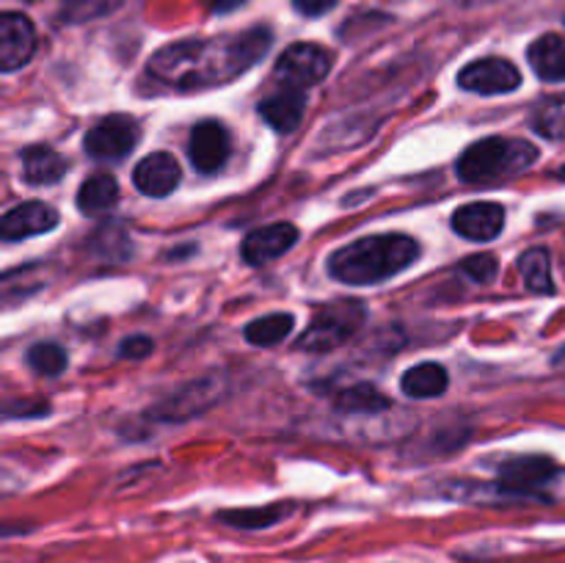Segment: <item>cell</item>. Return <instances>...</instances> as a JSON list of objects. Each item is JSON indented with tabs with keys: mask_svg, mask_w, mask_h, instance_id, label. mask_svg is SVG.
I'll return each instance as SVG.
<instances>
[{
	"mask_svg": "<svg viewBox=\"0 0 565 563\" xmlns=\"http://www.w3.org/2000/svg\"><path fill=\"white\" fill-rule=\"evenodd\" d=\"M557 180L565 182V166H561V169H557Z\"/></svg>",
	"mask_w": 565,
	"mask_h": 563,
	"instance_id": "32",
	"label": "cell"
},
{
	"mask_svg": "<svg viewBox=\"0 0 565 563\" xmlns=\"http://www.w3.org/2000/svg\"><path fill=\"white\" fill-rule=\"evenodd\" d=\"M154 351V342L149 340V337L143 334H132V337H125V340L119 342V357L121 359H147L149 353Z\"/></svg>",
	"mask_w": 565,
	"mask_h": 563,
	"instance_id": "29",
	"label": "cell"
},
{
	"mask_svg": "<svg viewBox=\"0 0 565 563\" xmlns=\"http://www.w3.org/2000/svg\"><path fill=\"white\" fill-rule=\"evenodd\" d=\"M458 86L463 92L483 94V97H494V94H508L516 92L522 86V72H519L516 64L505 59H478L469 66H463L458 72Z\"/></svg>",
	"mask_w": 565,
	"mask_h": 563,
	"instance_id": "8",
	"label": "cell"
},
{
	"mask_svg": "<svg viewBox=\"0 0 565 563\" xmlns=\"http://www.w3.org/2000/svg\"><path fill=\"white\" fill-rule=\"evenodd\" d=\"M36 53V28L20 11L0 17V70L17 72Z\"/></svg>",
	"mask_w": 565,
	"mask_h": 563,
	"instance_id": "10",
	"label": "cell"
},
{
	"mask_svg": "<svg viewBox=\"0 0 565 563\" xmlns=\"http://www.w3.org/2000/svg\"><path fill=\"white\" fill-rule=\"evenodd\" d=\"M119 204V182L108 171H97V174L86 177L77 188V210L86 215L108 213Z\"/></svg>",
	"mask_w": 565,
	"mask_h": 563,
	"instance_id": "18",
	"label": "cell"
},
{
	"mask_svg": "<svg viewBox=\"0 0 565 563\" xmlns=\"http://www.w3.org/2000/svg\"><path fill=\"white\" fill-rule=\"evenodd\" d=\"M447 384H450V375L447 368L439 362H423L414 364L406 370L401 386L408 397H439L445 395Z\"/></svg>",
	"mask_w": 565,
	"mask_h": 563,
	"instance_id": "19",
	"label": "cell"
},
{
	"mask_svg": "<svg viewBox=\"0 0 565 563\" xmlns=\"http://www.w3.org/2000/svg\"><path fill=\"white\" fill-rule=\"evenodd\" d=\"M182 171L177 163L174 155L169 152H152L143 160H138V166L132 169V185L143 193V196L163 199L180 185Z\"/></svg>",
	"mask_w": 565,
	"mask_h": 563,
	"instance_id": "12",
	"label": "cell"
},
{
	"mask_svg": "<svg viewBox=\"0 0 565 563\" xmlns=\"http://www.w3.org/2000/svg\"><path fill=\"white\" fill-rule=\"evenodd\" d=\"M303 110H307V92H301V88L281 86L279 92H274L270 97H265L263 103H259V116H263L276 132L296 130L303 119Z\"/></svg>",
	"mask_w": 565,
	"mask_h": 563,
	"instance_id": "15",
	"label": "cell"
},
{
	"mask_svg": "<svg viewBox=\"0 0 565 563\" xmlns=\"http://www.w3.org/2000/svg\"><path fill=\"white\" fill-rule=\"evenodd\" d=\"M94 248H97L99 254H105V257L121 263V259L130 257L132 243L130 235H127L119 224H105L103 230L94 232Z\"/></svg>",
	"mask_w": 565,
	"mask_h": 563,
	"instance_id": "27",
	"label": "cell"
},
{
	"mask_svg": "<svg viewBox=\"0 0 565 563\" xmlns=\"http://www.w3.org/2000/svg\"><path fill=\"white\" fill-rule=\"evenodd\" d=\"M292 6L303 17H323L334 9L337 0H292Z\"/></svg>",
	"mask_w": 565,
	"mask_h": 563,
	"instance_id": "30",
	"label": "cell"
},
{
	"mask_svg": "<svg viewBox=\"0 0 565 563\" xmlns=\"http://www.w3.org/2000/svg\"><path fill=\"white\" fill-rule=\"evenodd\" d=\"M246 0H204V6H207L210 11H215V14H226V11H235L237 6H243Z\"/></svg>",
	"mask_w": 565,
	"mask_h": 563,
	"instance_id": "31",
	"label": "cell"
},
{
	"mask_svg": "<svg viewBox=\"0 0 565 563\" xmlns=\"http://www.w3.org/2000/svg\"><path fill=\"white\" fill-rule=\"evenodd\" d=\"M364 304L356 298H340V301H331L326 307H320L315 312L312 323L303 331L298 348L301 351H334L342 342L351 340L359 331V326L364 323Z\"/></svg>",
	"mask_w": 565,
	"mask_h": 563,
	"instance_id": "4",
	"label": "cell"
},
{
	"mask_svg": "<svg viewBox=\"0 0 565 563\" xmlns=\"http://www.w3.org/2000/svg\"><path fill=\"white\" fill-rule=\"evenodd\" d=\"M270 47L268 28L232 33V36L185 39L166 44L149 59V75L177 92L218 86L235 81L237 75L257 64Z\"/></svg>",
	"mask_w": 565,
	"mask_h": 563,
	"instance_id": "1",
	"label": "cell"
},
{
	"mask_svg": "<svg viewBox=\"0 0 565 563\" xmlns=\"http://www.w3.org/2000/svg\"><path fill=\"white\" fill-rule=\"evenodd\" d=\"M337 408L351 414L381 412V408H390V397L373 384H353L337 395Z\"/></svg>",
	"mask_w": 565,
	"mask_h": 563,
	"instance_id": "22",
	"label": "cell"
},
{
	"mask_svg": "<svg viewBox=\"0 0 565 563\" xmlns=\"http://www.w3.org/2000/svg\"><path fill=\"white\" fill-rule=\"evenodd\" d=\"M527 59L541 81H565V39L557 33H544L535 39L527 50Z\"/></svg>",
	"mask_w": 565,
	"mask_h": 563,
	"instance_id": "17",
	"label": "cell"
},
{
	"mask_svg": "<svg viewBox=\"0 0 565 563\" xmlns=\"http://www.w3.org/2000/svg\"><path fill=\"white\" fill-rule=\"evenodd\" d=\"M55 226H58V210L44 202H22L6 210L0 221V235L6 241H25V237L53 232Z\"/></svg>",
	"mask_w": 565,
	"mask_h": 563,
	"instance_id": "13",
	"label": "cell"
},
{
	"mask_svg": "<svg viewBox=\"0 0 565 563\" xmlns=\"http://www.w3.org/2000/svg\"><path fill=\"white\" fill-rule=\"evenodd\" d=\"M66 362H70V357L58 342H36L28 351V368L39 375H50V379L64 373Z\"/></svg>",
	"mask_w": 565,
	"mask_h": 563,
	"instance_id": "24",
	"label": "cell"
},
{
	"mask_svg": "<svg viewBox=\"0 0 565 563\" xmlns=\"http://www.w3.org/2000/svg\"><path fill=\"white\" fill-rule=\"evenodd\" d=\"M419 257V246L408 235H370L337 248L329 257V274L342 285H379L397 276Z\"/></svg>",
	"mask_w": 565,
	"mask_h": 563,
	"instance_id": "2",
	"label": "cell"
},
{
	"mask_svg": "<svg viewBox=\"0 0 565 563\" xmlns=\"http://www.w3.org/2000/svg\"><path fill=\"white\" fill-rule=\"evenodd\" d=\"M298 243V226L290 221H276V224L259 226V230L248 232L246 241H243L241 254L248 265H265L270 259L281 257L285 252H290Z\"/></svg>",
	"mask_w": 565,
	"mask_h": 563,
	"instance_id": "11",
	"label": "cell"
},
{
	"mask_svg": "<svg viewBox=\"0 0 565 563\" xmlns=\"http://www.w3.org/2000/svg\"><path fill=\"white\" fill-rule=\"evenodd\" d=\"M290 511L287 506H268V508H248V511H224L218 513V522L232 524V528H246V530H259L270 528V524L279 522L285 513Z\"/></svg>",
	"mask_w": 565,
	"mask_h": 563,
	"instance_id": "25",
	"label": "cell"
},
{
	"mask_svg": "<svg viewBox=\"0 0 565 563\" xmlns=\"http://www.w3.org/2000/svg\"><path fill=\"white\" fill-rule=\"evenodd\" d=\"M138 138H141V127L132 116L110 114L86 132L83 149H86L88 158L116 163V160H125L136 149Z\"/></svg>",
	"mask_w": 565,
	"mask_h": 563,
	"instance_id": "6",
	"label": "cell"
},
{
	"mask_svg": "<svg viewBox=\"0 0 565 563\" xmlns=\"http://www.w3.org/2000/svg\"><path fill=\"white\" fill-rule=\"evenodd\" d=\"M519 274H522L527 290L550 296L555 293V282H552V263L546 248H530L519 257Z\"/></svg>",
	"mask_w": 565,
	"mask_h": 563,
	"instance_id": "20",
	"label": "cell"
},
{
	"mask_svg": "<svg viewBox=\"0 0 565 563\" xmlns=\"http://www.w3.org/2000/svg\"><path fill=\"white\" fill-rule=\"evenodd\" d=\"M121 3L125 0H61V20L70 25H81V22L114 14Z\"/></svg>",
	"mask_w": 565,
	"mask_h": 563,
	"instance_id": "23",
	"label": "cell"
},
{
	"mask_svg": "<svg viewBox=\"0 0 565 563\" xmlns=\"http://www.w3.org/2000/svg\"><path fill=\"white\" fill-rule=\"evenodd\" d=\"M461 274H467L478 285H489L500 274V263H497L494 254H472V257H467L461 263Z\"/></svg>",
	"mask_w": 565,
	"mask_h": 563,
	"instance_id": "28",
	"label": "cell"
},
{
	"mask_svg": "<svg viewBox=\"0 0 565 563\" xmlns=\"http://www.w3.org/2000/svg\"><path fill=\"white\" fill-rule=\"evenodd\" d=\"M505 226V208L497 202L463 204L452 215V230L469 241H494Z\"/></svg>",
	"mask_w": 565,
	"mask_h": 563,
	"instance_id": "14",
	"label": "cell"
},
{
	"mask_svg": "<svg viewBox=\"0 0 565 563\" xmlns=\"http://www.w3.org/2000/svg\"><path fill=\"white\" fill-rule=\"evenodd\" d=\"M331 70V55L329 50H323L320 44L298 42L292 47H287L279 55L274 66V77L287 88H301L307 92L309 86L323 81Z\"/></svg>",
	"mask_w": 565,
	"mask_h": 563,
	"instance_id": "7",
	"label": "cell"
},
{
	"mask_svg": "<svg viewBox=\"0 0 565 563\" xmlns=\"http://www.w3.org/2000/svg\"><path fill=\"white\" fill-rule=\"evenodd\" d=\"M533 127L550 141H565V97L541 103V108L533 114Z\"/></svg>",
	"mask_w": 565,
	"mask_h": 563,
	"instance_id": "26",
	"label": "cell"
},
{
	"mask_svg": "<svg viewBox=\"0 0 565 563\" xmlns=\"http://www.w3.org/2000/svg\"><path fill=\"white\" fill-rule=\"evenodd\" d=\"M22 180L28 185H53L66 174V158L47 144L22 149Z\"/></svg>",
	"mask_w": 565,
	"mask_h": 563,
	"instance_id": "16",
	"label": "cell"
},
{
	"mask_svg": "<svg viewBox=\"0 0 565 563\" xmlns=\"http://www.w3.org/2000/svg\"><path fill=\"white\" fill-rule=\"evenodd\" d=\"M232 155V136L226 125L218 119L199 121L188 138V158H191L193 169L202 174H215L226 166Z\"/></svg>",
	"mask_w": 565,
	"mask_h": 563,
	"instance_id": "9",
	"label": "cell"
},
{
	"mask_svg": "<svg viewBox=\"0 0 565 563\" xmlns=\"http://www.w3.org/2000/svg\"><path fill=\"white\" fill-rule=\"evenodd\" d=\"M557 475V464L550 456H516L500 464V495L522 497V500L550 502L546 486Z\"/></svg>",
	"mask_w": 565,
	"mask_h": 563,
	"instance_id": "5",
	"label": "cell"
},
{
	"mask_svg": "<svg viewBox=\"0 0 565 563\" xmlns=\"http://www.w3.org/2000/svg\"><path fill=\"white\" fill-rule=\"evenodd\" d=\"M535 160H539L535 144L524 141V138L491 136L463 149L456 171L463 182L480 185V182H497L505 180V177L522 174L530 166H535Z\"/></svg>",
	"mask_w": 565,
	"mask_h": 563,
	"instance_id": "3",
	"label": "cell"
},
{
	"mask_svg": "<svg viewBox=\"0 0 565 563\" xmlns=\"http://www.w3.org/2000/svg\"><path fill=\"white\" fill-rule=\"evenodd\" d=\"M296 326V318L287 312H274V315H265V318L252 320L246 326V340L252 346L259 348H270V346H279L281 340H287V334L292 331Z\"/></svg>",
	"mask_w": 565,
	"mask_h": 563,
	"instance_id": "21",
	"label": "cell"
}]
</instances>
